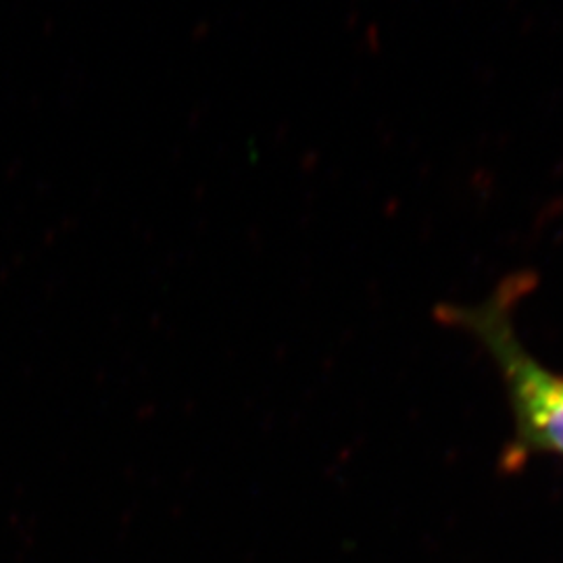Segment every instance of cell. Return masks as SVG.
Returning <instances> with one entry per match:
<instances>
[{
	"mask_svg": "<svg viewBox=\"0 0 563 563\" xmlns=\"http://www.w3.org/2000/svg\"><path fill=\"white\" fill-rule=\"evenodd\" d=\"M522 288L523 278H516L481 307L441 305L437 316L476 334L499 365L516 416L520 453L563 455V376L523 349L509 320L514 297Z\"/></svg>",
	"mask_w": 563,
	"mask_h": 563,
	"instance_id": "6da1fadb",
	"label": "cell"
}]
</instances>
